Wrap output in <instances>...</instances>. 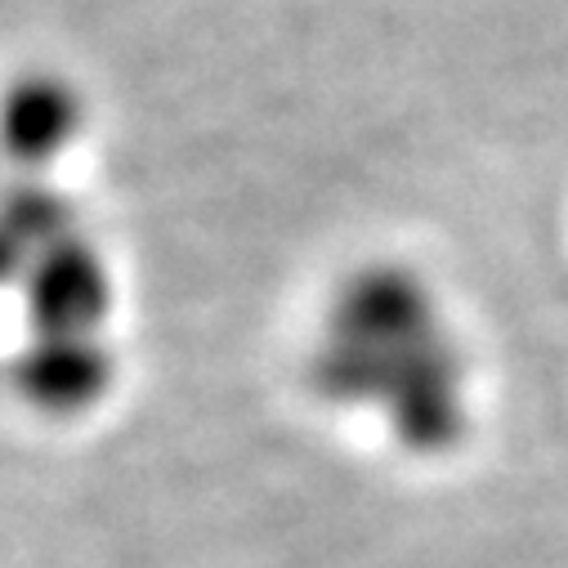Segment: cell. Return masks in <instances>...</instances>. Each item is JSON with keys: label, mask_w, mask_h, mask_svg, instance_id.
<instances>
[{"label": "cell", "mask_w": 568, "mask_h": 568, "mask_svg": "<svg viewBox=\"0 0 568 568\" xmlns=\"http://www.w3.org/2000/svg\"><path fill=\"white\" fill-rule=\"evenodd\" d=\"M314 385L341 403L381 398L416 453H439L462 435V358L403 268H367L341 292L314 354Z\"/></svg>", "instance_id": "obj_1"}, {"label": "cell", "mask_w": 568, "mask_h": 568, "mask_svg": "<svg viewBox=\"0 0 568 568\" xmlns=\"http://www.w3.org/2000/svg\"><path fill=\"white\" fill-rule=\"evenodd\" d=\"M23 296L37 336H99V323L112 305L108 268L99 251L77 233H63L32 260Z\"/></svg>", "instance_id": "obj_2"}, {"label": "cell", "mask_w": 568, "mask_h": 568, "mask_svg": "<svg viewBox=\"0 0 568 568\" xmlns=\"http://www.w3.org/2000/svg\"><path fill=\"white\" fill-rule=\"evenodd\" d=\"M81 125V103L68 81L32 72L19 77L0 99V158L28 180L50 166Z\"/></svg>", "instance_id": "obj_3"}, {"label": "cell", "mask_w": 568, "mask_h": 568, "mask_svg": "<svg viewBox=\"0 0 568 568\" xmlns=\"http://www.w3.org/2000/svg\"><path fill=\"white\" fill-rule=\"evenodd\" d=\"M112 376V358L99 336H37L19 358V389L28 403L45 412H81L90 407Z\"/></svg>", "instance_id": "obj_4"}]
</instances>
